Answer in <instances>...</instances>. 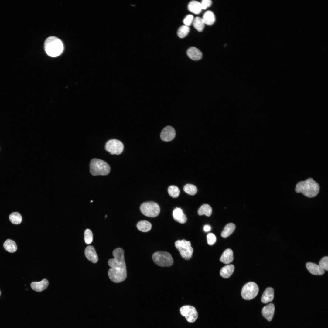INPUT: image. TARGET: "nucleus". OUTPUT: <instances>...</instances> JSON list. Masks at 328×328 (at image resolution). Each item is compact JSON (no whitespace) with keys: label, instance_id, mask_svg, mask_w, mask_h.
<instances>
[{"label":"nucleus","instance_id":"obj_33","mask_svg":"<svg viewBox=\"0 0 328 328\" xmlns=\"http://www.w3.org/2000/svg\"><path fill=\"white\" fill-rule=\"evenodd\" d=\"M319 265L323 270L328 271V257L325 256L322 258L319 262Z\"/></svg>","mask_w":328,"mask_h":328},{"label":"nucleus","instance_id":"obj_13","mask_svg":"<svg viewBox=\"0 0 328 328\" xmlns=\"http://www.w3.org/2000/svg\"><path fill=\"white\" fill-rule=\"evenodd\" d=\"M85 254L87 258L93 263L98 261V257L94 248L90 245L87 247L85 250Z\"/></svg>","mask_w":328,"mask_h":328},{"label":"nucleus","instance_id":"obj_4","mask_svg":"<svg viewBox=\"0 0 328 328\" xmlns=\"http://www.w3.org/2000/svg\"><path fill=\"white\" fill-rule=\"evenodd\" d=\"M91 174L93 176L106 175L110 171L109 165L104 161L96 158L92 159L90 164Z\"/></svg>","mask_w":328,"mask_h":328},{"label":"nucleus","instance_id":"obj_26","mask_svg":"<svg viewBox=\"0 0 328 328\" xmlns=\"http://www.w3.org/2000/svg\"><path fill=\"white\" fill-rule=\"evenodd\" d=\"M212 213V209L211 207L207 204H204L202 205L198 211V213L199 215H205L209 217L211 215Z\"/></svg>","mask_w":328,"mask_h":328},{"label":"nucleus","instance_id":"obj_8","mask_svg":"<svg viewBox=\"0 0 328 328\" xmlns=\"http://www.w3.org/2000/svg\"><path fill=\"white\" fill-rule=\"evenodd\" d=\"M259 291V288L256 283L249 282L245 285L242 289L241 295L246 300H251L255 297Z\"/></svg>","mask_w":328,"mask_h":328},{"label":"nucleus","instance_id":"obj_6","mask_svg":"<svg viewBox=\"0 0 328 328\" xmlns=\"http://www.w3.org/2000/svg\"><path fill=\"white\" fill-rule=\"evenodd\" d=\"M175 246L179 251L182 257L186 260H189L192 256L193 250L189 241L185 239L178 240L175 243Z\"/></svg>","mask_w":328,"mask_h":328},{"label":"nucleus","instance_id":"obj_34","mask_svg":"<svg viewBox=\"0 0 328 328\" xmlns=\"http://www.w3.org/2000/svg\"><path fill=\"white\" fill-rule=\"evenodd\" d=\"M207 243L209 245H213L216 241V237L215 235L212 233H210L208 234L207 235Z\"/></svg>","mask_w":328,"mask_h":328},{"label":"nucleus","instance_id":"obj_9","mask_svg":"<svg viewBox=\"0 0 328 328\" xmlns=\"http://www.w3.org/2000/svg\"><path fill=\"white\" fill-rule=\"evenodd\" d=\"M180 311L181 315L185 316L188 322H193L198 318L197 312L193 306L190 305L183 306L180 308Z\"/></svg>","mask_w":328,"mask_h":328},{"label":"nucleus","instance_id":"obj_2","mask_svg":"<svg viewBox=\"0 0 328 328\" xmlns=\"http://www.w3.org/2000/svg\"><path fill=\"white\" fill-rule=\"evenodd\" d=\"M319 184L312 178L298 182L295 186V191L301 193L305 197L312 198L316 196L320 191Z\"/></svg>","mask_w":328,"mask_h":328},{"label":"nucleus","instance_id":"obj_1","mask_svg":"<svg viewBox=\"0 0 328 328\" xmlns=\"http://www.w3.org/2000/svg\"><path fill=\"white\" fill-rule=\"evenodd\" d=\"M113 258L108 262L111 268L108 272L110 279L115 283L122 282L127 277L126 267L124 256V251L120 248L115 249L113 251Z\"/></svg>","mask_w":328,"mask_h":328},{"label":"nucleus","instance_id":"obj_3","mask_svg":"<svg viewBox=\"0 0 328 328\" xmlns=\"http://www.w3.org/2000/svg\"><path fill=\"white\" fill-rule=\"evenodd\" d=\"M45 50L46 54L51 57L60 56L63 52L64 46L62 41L54 36H50L45 40L44 44Z\"/></svg>","mask_w":328,"mask_h":328},{"label":"nucleus","instance_id":"obj_37","mask_svg":"<svg viewBox=\"0 0 328 328\" xmlns=\"http://www.w3.org/2000/svg\"><path fill=\"white\" fill-rule=\"evenodd\" d=\"M204 230L205 231L207 232L211 230V227L209 225H206L204 226Z\"/></svg>","mask_w":328,"mask_h":328},{"label":"nucleus","instance_id":"obj_29","mask_svg":"<svg viewBox=\"0 0 328 328\" xmlns=\"http://www.w3.org/2000/svg\"><path fill=\"white\" fill-rule=\"evenodd\" d=\"M168 191L169 195L174 198L177 197L179 196L180 193L179 189L175 185H171L169 186L168 189Z\"/></svg>","mask_w":328,"mask_h":328},{"label":"nucleus","instance_id":"obj_32","mask_svg":"<svg viewBox=\"0 0 328 328\" xmlns=\"http://www.w3.org/2000/svg\"><path fill=\"white\" fill-rule=\"evenodd\" d=\"M93 237L91 231L89 229H86L84 234V240L86 244H88L92 242Z\"/></svg>","mask_w":328,"mask_h":328},{"label":"nucleus","instance_id":"obj_24","mask_svg":"<svg viewBox=\"0 0 328 328\" xmlns=\"http://www.w3.org/2000/svg\"><path fill=\"white\" fill-rule=\"evenodd\" d=\"M235 228V224L230 223L226 225L221 233V236L223 238H226L230 235L234 231Z\"/></svg>","mask_w":328,"mask_h":328},{"label":"nucleus","instance_id":"obj_27","mask_svg":"<svg viewBox=\"0 0 328 328\" xmlns=\"http://www.w3.org/2000/svg\"><path fill=\"white\" fill-rule=\"evenodd\" d=\"M193 25L194 27L199 32H201L203 30L205 23L202 18L196 17L193 19Z\"/></svg>","mask_w":328,"mask_h":328},{"label":"nucleus","instance_id":"obj_7","mask_svg":"<svg viewBox=\"0 0 328 328\" xmlns=\"http://www.w3.org/2000/svg\"><path fill=\"white\" fill-rule=\"evenodd\" d=\"M140 209L143 214L151 217L157 216L160 212V208L159 205L153 202L143 203L141 204Z\"/></svg>","mask_w":328,"mask_h":328},{"label":"nucleus","instance_id":"obj_12","mask_svg":"<svg viewBox=\"0 0 328 328\" xmlns=\"http://www.w3.org/2000/svg\"><path fill=\"white\" fill-rule=\"evenodd\" d=\"M275 310L274 305L273 303H270L263 307L262 310V315L267 320L271 321L273 317Z\"/></svg>","mask_w":328,"mask_h":328},{"label":"nucleus","instance_id":"obj_19","mask_svg":"<svg viewBox=\"0 0 328 328\" xmlns=\"http://www.w3.org/2000/svg\"><path fill=\"white\" fill-rule=\"evenodd\" d=\"M233 254L232 250L228 248L225 250L220 258V261L225 264H228L233 261Z\"/></svg>","mask_w":328,"mask_h":328},{"label":"nucleus","instance_id":"obj_23","mask_svg":"<svg viewBox=\"0 0 328 328\" xmlns=\"http://www.w3.org/2000/svg\"><path fill=\"white\" fill-rule=\"evenodd\" d=\"M3 246L6 251L10 253L14 252L17 250V246L15 242L11 239H8L6 240L4 243Z\"/></svg>","mask_w":328,"mask_h":328},{"label":"nucleus","instance_id":"obj_20","mask_svg":"<svg viewBox=\"0 0 328 328\" xmlns=\"http://www.w3.org/2000/svg\"><path fill=\"white\" fill-rule=\"evenodd\" d=\"M188 9L189 11L196 14H200L202 9L200 3L196 1L190 2L188 5Z\"/></svg>","mask_w":328,"mask_h":328},{"label":"nucleus","instance_id":"obj_18","mask_svg":"<svg viewBox=\"0 0 328 328\" xmlns=\"http://www.w3.org/2000/svg\"><path fill=\"white\" fill-rule=\"evenodd\" d=\"M274 297V290L273 288L268 287L264 292L261 298V301L264 303L272 301Z\"/></svg>","mask_w":328,"mask_h":328},{"label":"nucleus","instance_id":"obj_10","mask_svg":"<svg viewBox=\"0 0 328 328\" xmlns=\"http://www.w3.org/2000/svg\"><path fill=\"white\" fill-rule=\"evenodd\" d=\"M105 148L111 154L119 155L122 152L124 145L120 141L115 139H111L106 143Z\"/></svg>","mask_w":328,"mask_h":328},{"label":"nucleus","instance_id":"obj_28","mask_svg":"<svg viewBox=\"0 0 328 328\" xmlns=\"http://www.w3.org/2000/svg\"><path fill=\"white\" fill-rule=\"evenodd\" d=\"M9 219L12 224H19L22 221V217L17 212H13L11 213L9 216Z\"/></svg>","mask_w":328,"mask_h":328},{"label":"nucleus","instance_id":"obj_25","mask_svg":"<svg viewBox=\"0 0 328 328\" xmlns=\"http://www.w3.org/2000/svg\"><path fill=\"white\" fill-rule=\"evenodd\" d=\"M137 228L143 232H147L150 230L152 227L151 224L146 220H141L137 224Z\"/></svg>","mask_w":328,"mask_h":328},{"label":"nucleus","instance_id":"obj_15","mask_svg":"<svg viewBox=\"0 0 328 328\" xmlns=\"http://www.w3.org/2000/svg\"><path fill=\"white\" fill-rule=\"evenodd\" d=\"M173 216L176 221L181 224L184 223L187 220L186 215L179 208H176L174 209L173 213Z\"/></svg>","mask_w":328,"mask_h":328},{"label":"nucleus","instance_id":"obj_30","mask_svg":"<svg viewBox=\"0 0 328 328\" xmlns=\"http://www.w3.org/2000/svg\"><path fill=\"white\" fill-rule=\"evenodd\" d=\"M183 189L186 193L191 195H194L196 194L197 190L196 186L190 184L185 185Z\"/></svg>","mask_w":328,"mask_h":328},{"label":"nucleus","instance_id":"obj_22","mask_svg":"<svg viewBox=\"0 0 328 328\" xmlns=\"http://www.w3.org/2000/svg\"><path fill=\"white\" fill-rule=\"evenodd\" d=\"M234 267L233 265H229L223 267L220 270V274L224 278H229L233 273Z\"/></svg>","mask_w":328,"mask_h":328},{"label":"nucleus","instance_id":"obj_21","mask_svg":"<svg viewBox=\"0 0 328 328\" xmlns=\"http://www.w3.org/2000/svg\"><path fill=\"white\" fill-rule=\"evenodd\" d=\"M203 20L205 24L208 25H213L215 21V17L213 12L211 11H207L204 14Z\"/></svg>","mask_w":328,"mask_h":328},{"label":"nucleus","instance_id":"obj_17","mask_svg":"<svg viewBox=\"0 0 328 328\" xmlns=\"http://www.w3.org/2000/svg\"><path fill=\"white\" fill-rule=\"evenodd\" d=\"M187 54L190 58L194 60H199L201 59L202 56L201 51L198 48L193 47H191L188 49Z\"/></svg>","mask_w":328,"mask_h":328},{"label":"nucleus","instance_id":"obj_31","mask_svg":"<svg viewBox=\"0 0 328 328\" xmlns=\"http://www.w3.org/2000/svg\"><path fill=\"white\" fill-rule=\"evenodd\" d=\"M190 30V29L188 26L185 25L182 26L178 30V36L180 38H184L187 35Z\"/></svg>","mask_w":328,"mask_h":328},{"label":"nucleus","instance_id":"obj_5","mask_svg":"<svg viewBox=\"0 0 328 328\" xmlns=\"http://www.w3.org/2000/svg\"><path fill=\"white\" fill-rule=\"evenodd\" d=\"M155 263L158 266L169 267L173 264V260L171 255L165 251H157L152 256Z\"/></svg>","mask_w":328,"mask_h":328},{"label":"nucleus","instance_id":"obj_16","mask_svg":"<svg viewBox=\"0 0 328 328\" xmlns=\"http://www.w3.org/2000/svg\"><path fill=\"white\" fill-rule=\"evenodd\" d=\"M49 282L46 279H43L39 282H34L31 284V287L32 289L36 292H41L48 287Z\"/></svg>","mask_w":328,"mask_h":328},{"label":"nucleus","instance_id":"obj_14","mask_svg":"<svg viewBox=\"0 0 328 328\" xmlns=\"http://www.w3.org/2000/svg\"><path fill=\"white\" fill-rule=\"evenodd\" d=\"M308 271L312 274L315 275H321L324 274L325 271L319 265L315 263L309 262L306 264Z\"/></svg>","mask_w":328,"mask_h":328},{"label":"nucleus","instance_id":"obj_11","mask_svg":"<svg viewBox=\"0 0 328 328\" xmlns=\"http://www.w3.org/2000/svg\"><path fill=\"white\" fill-rule=\"evenodd\" d=\"M175 135V131L174 128L171 126H167L162 130L160 137L162 140L169 142L173 139Z\"/></svg>","mask_w":328,"mask_h":328},{"label":"nucleus","instance_id":"obj_36","mask_svg":"<svg viewBox=\"0 0 328 328\" xmlns=\"http://www.w3.org/2000/svg\"><path fill=\"white\" fill-rule=\"evenodd\" d=\"M202 9H205L210 7L212 4L211 0H203L200 3Z\"/></svg>","mask_w":328,"mask_h":328},{"label":"nucleus","instance_id":"obj_38","mask_svg":"<svg viewBox=\"0 0 328 328\" xmlns=\"http://www.w3.org/2000/svg\"><path fill=\"white\" fill-rule=\"evenodd\" d=\"M0 295H1V292L0 291Z\"/></svg>","mask_w":328,"mask_h":328},{"label":"nucleus","instance_id":"obj_35","mask_svg":"<svg viewBox=\"0 0 328 328\" xmlns=\"http://www.w3.org/2000/svg\"><path fill=\"white\" fill-rule=\"evenodd\" d=\"M193 20V17L191 15H187L183 20V23L185 25L188 26L191 25Z\"/></svg>","mask_w":328,"mask_h":328}]
</instances>
